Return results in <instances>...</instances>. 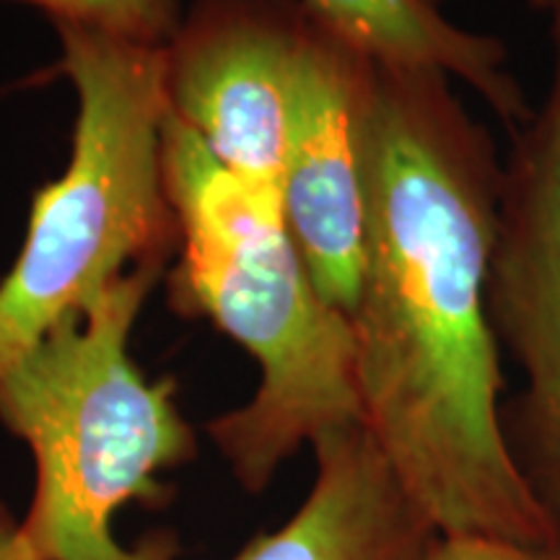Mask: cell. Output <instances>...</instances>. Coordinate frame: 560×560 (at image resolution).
Listing matches in <instances>:
<instances>
[{
  "mask_svg": "<svg viewBox=\"0 0 560 560\" xmlns=\"http://www.w3.org/2000/svg\"><path fill=\"white\" fill-rule=\"evenodd\" d=\"M423 560H560V540L522 545L488 537H436Z\"/></svg>",
  "mask_w": 560,
  "mask_h": 560,
  "instance_id": "cell-11",
  "label": "cell"
},
{
  "mask_svg": "<svg viewBox=\"0 0 560 560\" xmlns=\"http://www.w3.org/2000/svg\"><path fill=\"white\" fill-rule=\"evenodd\" d=\"M384 66L431 68L470 86L509 128L532 107L509 68L501 39L480 34L441 11L436 0H301Z\"/></svg>",
  "mask_w": 560,
  "mask_h": 560,
  "instance_id": "cell-9",
  "label": "cell"
},
{
  "mask_svg": "<svg viewBox=\"0 0 560 560\" xmlns=\"http://www.w3.org/2000/svg\"><path fill=\"white\" fill-rule=\"evenodd\" d=\"M161 170L182 249L172 306L213 322L260 366L252 400L208 423L231 475L257 495L301 446L363 423L353 330L314 285L280 195L231 174L172 112Z\"/></svg>",
  "mask_w": 560,
  "mask_h": 560,
  "instance_id": "cell-2",
  "label": "cell"
},
{
  "mask_svg": "<svg viewBox=\"0 0 560 560\" xmlns=\"http://www.w3.org/2000/svg\"><path fill=\"white\" fill-rule=\"evenodd\" d=\"M60 68L79 94L73 156L34 198L30 234L0 283V380L128 265H164L179 247L161 170L170 115L164 45L52 21Z\"/></svg>",
  "mask_w": 560,
  "mask_h": 560,
  "instance_id": "cell-4",
  "label": "cell"
},
{
  "mask_svg": "<svg viewBox=\"0 0 560 560\" xmlns=\"http://www.w3.org/2000/svg\"><path fill=\"white\" fill-rule=\"evenodd\" d=\"M37 5L52 21L96 26L115 37L161 47L177 32L182 0H19Z\"/></svg>",
  "mask_w": 560,
  "mask_h": 560,
  "instance_id": "cell-10",
  "label": "cell"
},
{
  "mask_svg": "<svg viewBox=\"0 0 560 560\" xmlns=\"http://www.w3.org/2000/svg\"><path fill=\"white\" fill-rule=\"evenodd\" d=\"M317 475L278 529L231 560H423L436 529L392 478L363 423L314 439Z\"/></svg>",
  "mask_w": 560,
  "mask_h": 560,
  "instance_id": "cell-8",
  "label": "cell"
},
{
  "mask_svg": "<svg viewBox=\"0 0 560 560\" xmlns=\"http://www.w3.org/2000/svg\"><path fill=\"white\" fill-rule=\"evenodd\" d=\"M501 161L441 70L376 62L366 265L350 312L363 429L441 537L556 542L501 429L486 278Z\"/></svg>",
  "mask_w": 560,
  "mask_h": 560,
  "instance_id": "cell-1",
  "label": "cell"
},
{
  "mask_svg": "<svg viewBox=\"0 0 560 560\" xmlns=\"http://www.w3.org/2000/svg\"><path fill=\"white\" fill-rule=\"evenodd\" d=\"M0 560H37L30 540H26L21 520L0 501Z\"/></svg>",
  "mask_w": 560,
  "mask_h": 560,
  "instance_id": "cell-12",
  "label": "cell"
},
{
  "mask_svg": "<svg viewBox=\"0 0 560 560\" xmlns=\"http://www.w3.org/2000/svg\"><path fill=\"white\" fill-rule=\"evenodd\" d=\"M532 5H537V9H545V11H552L556 5L560 3V0H529Z\"/></svg>",
  "mask_w": 560,
  "mask_h": 560,
  "instance_id": "cell-13",
  "label": "cell"
},
{
  "mask_svg": "<svg viewBox=\"0 0 560 560\" xmlns=\"http://www.w3.org/2000/svg\"><path fill=\"white\" fill-rule=\"evenodd\" d=\"M374 73L376 60L310 9L293 81L280 202L314 285L346 317L355 310L366 265Z\"/></svg>",
  "mask_w": 560,
  "mask_h": 560,
  "instance_id": "cell-7",
  "label": "cell"
},
{
  "mask_svg": "<svg viewBox=\"0 0 560 560\" xmlns=\"http://www.w3.org/2000/svg\"><path fill=\"white\" fill-rule=\"evenodd\" d=\"M161 272L164 265H140L115 278L0 380V420L34 459V493L21 529L37 560L179 556L170 529L130 548L112 532L128 503L164 509L174 488L159 475L198 454L174 382L145 380L128 353L132 325Z\"/></svg>",
  "mask_w": 560,
  "mask_h": 560,
  "instance_id": "cell-3",
  "label": "cell"
},
{
  "mask_svg": "<svg viewBox=\"0 0 560 560\" xmlns=\"http://www.w3.org/2000/svg\"><path fill=\"white\" fill-rule=\"evenodd\" d=\"M306 21L301 0H195L164 45L172 115L231 174L278 195Z\"/></svg>",
  "mask_w": 560,
  "mask_h": 560,
  "instance_id": "cell-6",
  "label": "cell"
},
{
  "mask_svg": "<svg viewBox=\"0 0 560 560\" xmlns=\"http://www.w3.org/2000/svg\"><path fill=\"white\" fill-rule=\"evenodd\" d=\"M550 13L552 79L501 164L486 306L524 376L501 405L503 439L560 540V3Z\"/></svg>",
  "mask_w": 560,
  "mask_h": 560,
  "instance_id": "cell-5",
  "label": "cell"
}]
</instances>
